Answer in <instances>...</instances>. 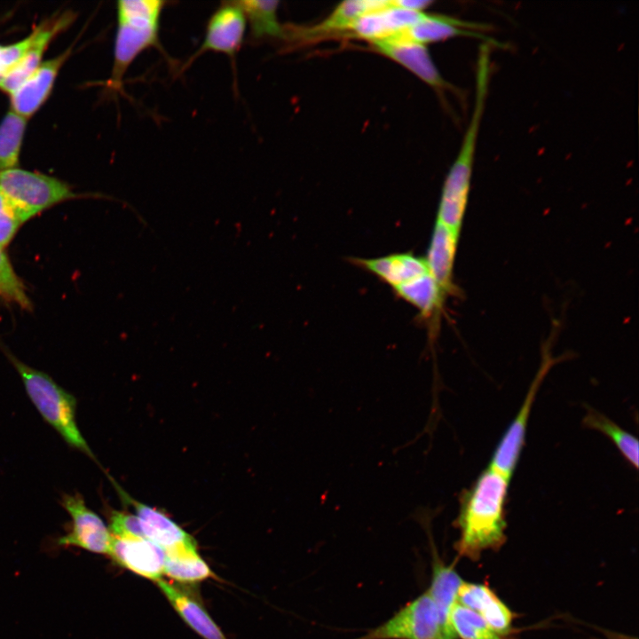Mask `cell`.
<instances>
[{
	"instance_id": "cell-21",
	"label": "cell",
	"mask_w": 639,
	"mask_h": 639,
	"mask_svg": "<svg viewBox=\"0 0 639 639\" xmlns=\"http://www.w3.org/2000/svg\"><path fill=\"white\" fill-rule=\"evenodd\" d=\"M156 582L172 607L194 632L203 639H227L198 603L162 579Z\"/></svg>"
},
{
	"instance_id": "cell-4",
	"label": "cell",
	"mask_w": 639,
	"mask_h": 639,
	"mask_svg": "<svg viewBox=\"0 0 639 639\" xmlns=\"http://www.w3.org/2000/svg\"><path fill=\"white\" fill-rule=\"evenodd\" d=\"M0 191L24 223L75 194L63 181L17 168L0 171Z\"/></svg>"
},
{
	"instance_id": "cell-26",
	"label": "cell",
	"mask_w": 639,
	"mask_h": 639,
	"mask_svg": "<svg viewBox=\"0 0 639 639\" xmlns=\"http://www.w3.org/2000/svg\"><path fill=\"white\" fill-rule=\"evenodd\" d=\"M449 626L456 639H503L481 616L458 602L450 611Z\"/></svg>"
},
{
	"instance_id": "cell-12",
	"label": "cell",
	"mask_w": 639,
	"mask_h": 639,
	"mask_svg": "<svg viewBox=\"0 0 639 639\" xmlns=\"http://www.w3.org/2000/svg\"><path fill=\"white\" fill-rule=\"evenodd\" d=\"M70 50L42 62L38 68L11 95V110L28 119L48 99Z\"/></svg>"
},
{
	"instance_id": "cell-18",
	"label": "cell",
	"mask_w": 639,
	"mask_h": 639,
	"mask_svg": "<svg viewBox=\"0 0 639 639\" xmlns=\"http://www.w3.org/2000/svg\"><path fill=\"white\" fill-rule=\"evenodd\" d=\"M392 291L418 311L420 320L430 321L434 330L447 296L430 272L392 288Z\"/></svg>"
},
{
	"instance_id": "cell-14",
	"label": "cell",
	"mask_w": 639,
	"mask_h": 639,
	"mask_svg": "<svg viewBox=\"0 0 639 639\" xmlns=\"http://www.w3.org/2000/svg\"><path fill=\"white\" fill-rule=\"evenodd\" d=\"M350 262L372 273L391 289L430 272L425 256L412 252L394 253L374 258L351 257Z\"/></svg>"
},
{
	"instance_id": "cell-17",
	"label": "cell",
	"mask_w": 639,
	"mask_h": 639,
	"mask_svg": "<svg viewBox=\"0 0 639 639\" xmlns=\"http://www.w3.org/2000/svg\"><path fill=\"white\" fill-rule=\"evenodd\" d=\"M460 234L435 222L425 256L430 272L446 296L455 294L454 269Z\"/></svg>"
},
{
	"instance_id": "cell-13",
	"label": "cell",
	"mask_w": 639,
	"mask_h": 639,
	"mask_svg": "<svg viewBox=\"0 0 639 639\" xmlns=\"http://www.w3.org/2000/svg\"><path fill=\"white\" fill-rule=\"evenodd\" d=\"M130 501L136 511L144 536L166 553L197 549L193 538L163 512L139 501Z\"/></svg>"
},
{
	"instance_id": "cell-1",
	"label": "cell",
	"mask_w": 639,
	"mask_h": 639,
	"mask_svg": "<svg viewBox=\"0 0 639 639\" xmlns=\"http://www.w3.org/2000/svg\"><path fill=\"white\" fill-rule=\"evenodd\" d=\"M509 481L488 467L462 493L455 521L460 530L456 543L460 556L477 560L483 551L496 550L504 544Z\"/></svg>"
},
{
	"instance_id": "cell-2",
	"label": "cell",
	"mask_w": 639,
	"mask_h": 639,
	"mask_svg": "<svg viewBox=\"0 0 639 639\" xmlns=\"http://www.w3.org/2000/svg\"><path fill=\"white\" fill-rule=\"evenodd\" d=\"M166 4L160 0L117 2V30L108 81L112 90H121L125 73L144 51L160 47V20Z\"/></svg>"
},
{
	"instance_id": "cell-24",
	"label": "cell",
	"mask_w": 639,
	"mask_h": 639,
	"mask_svg": "<svg viewBox=\"0 0 639 639\" xmlns=\"http://www.w3.org/2000/svg\"><path fill=\"white\" fill-rule=\"evenodd\" d=\"M27 122L10 109L0 122V171L17 168Z\"/></svg>"
},
{
	"instance_id": "cell-22",
	"label": "cell",
	"mask_w": 639,
	"mask_h": 639,
	"mask_svg": "<svg viewBox=\"0 0 639 639\" xmlns=\"http://www.w3.org/2000/svg\"><path fill=\"white\" fill-rule=\"evenodd\" d=\"M242 9L250 35L254 39L285 37V26L278 18L279 1L241 0L237 1Z\"/></svg>"
},
{
	"instance_id": "cell-25",
	"label": "cell",
	"mask_w": 639,
	"mask_h": 639,
	"mask_svg": "<svg viewBox=\"0 0 639 639\" xmlns=\"http://www.w3.org/2000/svg\"><path fill=\"white\" fill-rule=\"evenodd\" d=\"M163 573L179 582H198L213 576V572L197 549L166 553Z\"/></svg>"
},
{
	"instance_id": "cell-10",
	"label": "cell",
	"mask_w": 639,
	"mask_h": 639,
	"mask_svg": "<svg viewBox=\"0 0 639 639\" xmlns=\"http://www.w3.org/2000/svg\"><path fill=\"white\" fill-rule=\"evenodd\" d=\"M108 555L120 566L155 580L163 574L166 552L144 537L113 536Z\"/></svg>"
},
{
	"instance_id": "cell-20",
	"label": "cell",
	"mask_w": 639,
	"mask_h": 639,
	"mask_svg": "<svg viewBox=\"0 0 639 639\" xmlns=\"http://www.w3.org/2000/svg\"><path fill=\"white\" fill-rule=\"evenodd\" d=\"M463 580L454 568L435 561L430 587L427 591L434 602L440 619L442 639H456L450 626L449 615L457 603L458 591Z\"/></svg>"
},
{
	"instance_id": "cell-8",
	"label": "cell",
	"mask_w": 639,
	"mask_h": 639,
	"mask_svg": "<svg viewBox=\"0 0 639 639\" xmlns=\"http://www.w3.org/2000/svg\"><path fill=\"white\" fill-rule=\"evenodd\" d=\"M247 26L245 14L237 1L223 2L208 20L203 41L185 66L208 51L233 59L241 48Z\"/></svg>"
},
{
	"instance_id": "cell-16",
	"label": "cell",
	"mask_w": 639,
	"mask_h": 639,
	"mask_svg": "<svg viewBox=\"0 0 639 639\" xmlns=\"http://www.w3.org/2000/svg\"><path fill=\"white\" fill-rule=\"evenodd\" d=\"M68 21L64 16L36 29V37L29 49L11 68L0 75L2 91L11 95L38 68L50 42Z\"/></svg>"
},
{
	"instance_id": "cell-28",
	"label": "cell",
	"mask_w": 639,
	"mask_h": 639,
	"mask_svg": "<svg viewBox=\"0 0 639 639\" xmlns=\"http://www.w3.org/2000/svg\"><path fill=\"white\" fill-rule=\"evenodd\" d=\"M23 224L15 209L0 191V248L4 249Z\"/></svg>"
},
{
	"instance_id": "cell-23",
	"label": "cell",
	"mask_w": 639,
	"mask_h": 639,
	"mask_svg": "<svg viewBox=\"0 0 639 639\" xmlns=\"http://www.w3.org/2000/svg\"><path fill=\"white\" fill-rule=\"evenodd\" d=\"M582 422L586 427L608 437L626 461L635 469H638V439L635 436L592 408L588 409Z\"/></svg>"
},
{
	"instance_id": "cell-3",
	"label": "cell",
	"mask_w": 639,
	"mask_h": 639,
	"mask_svg": "<svg viewBox=\"0 0 639 639\" xmlns=\"http://www.w3.org/2000/svg\"><path fill=\"white\" fill-rule=\"evenodd\" d=\"M6 356L19 373L26 392L41 414L71 447L95 460L76 422V399L50 375L28 366L12 353Z\"/></svg>"
},
{
	"instance_id": "cell-6",
	"label": "cell",
	"mask_w": 639,
	"mask_h": 639,
	"mask_svg": "<svg viewBox=\"0 0 639 639\" xmlns=\"http://www.w3.org/2000/svg\"><path fill=\"white\" fill-rule=\"evenodd\" d=\"M61 504L71 518V527L58 543L108 555L112 543L111 532L102 518L85 504L83 498L77 493H65Z\"/></svg>"
},
{
	"instance_id": "cell-11",
	"label": "cell",
	"mask_w": 639,
	"mask_h": 639,
	"mask_svg": "<svg viewBox=\"0 0 639 639\" xmlns=\"http://www.w3.org/2000/svg\"><path fill=\"white\" fill-rule=\"evenodd\" d=\"M390 1L351 0L340 3L321 22L308 28H286L285 38L303 41L335 35H345L367 13L386 8Z\"/></svg>"
},
{
	"instance_id": "cell-30",
	"label": "cell",
	"mask_w": 639,
	"mask_h": 639,
	"mask_svg": "<svg viewBox=\"0 0 639 639\" xmlns=\"http://www.w3.org/2000/svg\"><path fill=\"white\" fill-rule=\"evenodd\" d=\"M36 37V31L23 40L9 44L0 45V75L11 68L29 49Z\"/></svg>"
},
{
	"instance_id": "cell-5",
	"label": "cell",
	"mask_w": 639,
	"mask_h": 639,
	"mask_svg": "<svg viewBox=\"0 0 639 639\" xmlns=\"http://www.w3.org/2000/svg\"><path fill=\"white\" fill-rule=\"evenodd\" d=\"M359 639H442L437 607L425 592Z\"/></svg>"
},
{
	"instance_id": "cell-7",
	"label": "cell",
	"mask_w": 639,
	"mask_h": 639,
	"mask_svg": "<svg viewBox=\"0 0 639 639\" xmlns=\"http://www.w3.org/2000/svg\"><path fill=\"white\" fill-rule=\"evenodd\" d=\"M553 362L554 359H551L550 354L546 352L544 360L527 391L524 403L498 443L491 458L489 467L509 479L517 468L525 446L527 422L537 391Z\"/></svg>"
},
{
	"instance_id": "cell-31",
	"label": "cell",
	"mask_w": 639,
	"mask_h": 639,
	"mask_svg": "<svg viewBox=\"0 0 639 639\" xmlns=\"http://www.w3.org/2000/svg\"><path fill=\"white\" fill-rule=\"evenodd\" d=\"M391 3L396 7L414 12H423L424 9L433 4L432 1L429 0H395L391 1Z\"/></svg>"
},
{
	"instance_id": "cell-9",
	"label": "cell",
	"mask_w": 639,
	"mask_h": 639,
	"mask_svg": "<svg viewBox=\"0 0 639 639\" xmlns=\"http://www.w3.org/2000/svg\"><path fill=\"white\" fill-rule=\"evenodd\" d=\"M373 49L412 72L437 91L455 92L439 74L425 44L408 38L404 32L371 43Z\"/></svg>"
},
{
	"instance_id": "cell-19",
	"label": "cell",
	"mask_w": 639,
	"mask_h": 639,
	"mask_svg": "<svg viewBox=\"0 0 639 639\" xmlns=\"http://www.w3.org/2000/svg\"><path fill=\"white\" fill-rule=\"evenodd\" d=\"M482 28H484L482 25L453 17L425 13L421 20L403 32L411 40L426 45L429 43L462 36L484 38L478 33Z\"/></svg>"
},
{
	"instance_id": "cell-15",
	"label": "cell",
	"mask_w": 639,
	"mask_h": 639,
	"mask_svg": "<svg viewBox=\"0 0 639 639\" xmlns=\"http://www.w3.org/2000/svg\"><path fill=\"white\" fill-rule=\"evenodd\" d=\"M457 602L477 612L501 636L509 633L513 614L486 585L463 581L458 591Z\"/></svg>"
},
{
	"instance_id": "cell-29",
	"label": "cell",
	"mask_w": 639,
	"mask_h": 639,
	"mask_svg": "<svg viewBox=\"0 0 639 639\" xmlns=\"http://www.w3.org/2000/svg\"><path fill=\"white\" fill-rule=\"evenodd\" d=\"M108 528L113 536H138L145 538L138 517L130 513L112 510L109 515Z\"/></svg>"
},
{
	"instance_id": "cell-27",
	"label": "cell",
	"mask_w": 639,
	"mask_h": 639,
	"mask_svg": "<svg viewBox=\"0 0 639 639\" xmlns=\"http://www.w3.org/2000/svg\"><path fill=\"white\" fill-rule=\"evenodd\" d=\"M0 297L15 303L23 309L31 308L25 288L2 248H0Z\"/></svg>"
}]
</instances>
